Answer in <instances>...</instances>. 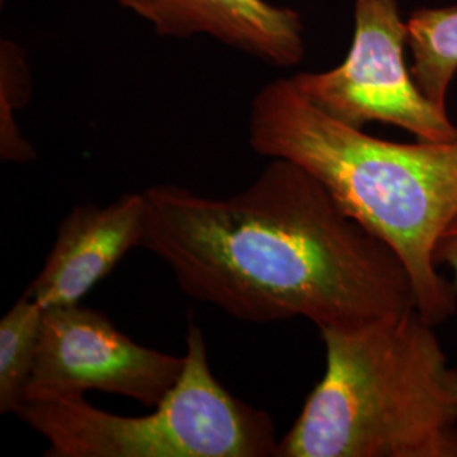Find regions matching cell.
<instances>
[{
	"instance_id": "ba28073f",
	"label": "cell",
	"mask_w": 457,
	"mask_h": 457,
	"mask_svg": "<svg viewBox=\"0 0 457 457\" xmlns=\"http://www.w3.org/2000/svg\"><path fill=\"white\" fill-rule=\"evenodd\" d=\"M166 36L211 34L278 66L302 62L303 24L298 12L266 0H119Z\"/></svg>"
},
{
	"instance_id": "30bf717a",
	"label": "cell",
	"mask_w": 457,
	"mask_h": 457,
	"mask_svg": "<svg viewBox=\"0 0 457 457\" xmlns=\"http://www.w3.org/2000/svg\"><path fill=\"white\" fill-rule=\"evenodd\" d=\"M45 309L24 292L0 320V413H17L33 371Z\"/></svg>"
},
{
	"instance_id": "52a82bcc",
	"label": "cell",
	"mask_w": 457,
	"mask_h": 457,
	"mask_svg": "<svg viewBox=\"0 0 457 457\" xmlns=\"http://www.w3.org/2000/svg\"><path fill=\"white\" fill-rule=\"evenodd\" d=\"M146 220L145 192L126 194L104 207H73L60 222L45 266L26 292L45 311L80 303L129 251L141 247Z\"/></svg>"
},
{
	"instance_id": "6da1fadb",
	"label": "cell",
	"mask_w": 457,
	"mask_h": 457,
	"mask_svg": "<svg viewBox=\"0 0 457 457\" xmlns=\"http://www.w3.org/2000/svg\"><path fill=\"white\" fill-rule=\"evenodd\" d=\"M141 247L181 292L245 322L307 319L319 330L415 307L405 264L300 164L271 158L217 198L173 183L145 190Z\"/></svg>"
},
{
	"instance_id": "8992f818",
	"label": "cell",
	"mask_w": 457,
	"mask_h": 457,
	"mask_svg": "<svg viewBox=\"0 0 457 457\" xmlns=\"http://www.w3.org/2000/svg\"><path fill=\"white\" fill-rule=\"evenodd\" d=\"M183 366L185 356L132 341L102 312L82 303L51 307L43 313L22 405L98 390L154 409L177 385Z\"/></svg>"
},
{
	"instance_id": "7a4b0ae2",
	"label": "cell",
	"mask_w": 457,
	"mask_h": 457,
	"mask_svg": "<svg viewBox=\"0 0 457 457\" xmlns=\"http://www.w3.org/2000/svg\"><path fill=\"white\" fill-rule=\"evenodd\" d=\"M249 145L300 164L360 224L392 247L409 271L415 309L439 326L457 312V288L436 251L457 217V139L392 143L327 115L292 79L254 96Z\"/></svg>"
},
{
	"instance_id": "9c48e42d",
	"label": "cell",
	"mask_w": 457,
	"mask_h": 457,
	"mask_svg": "<svg viewBox=\"0 0 457 457\" xmlns=\"http://www.w3.org/2000/svg\"><path fill=\"white\" fill-rule=\"evenodd\" d=\"M411 75L425 97L442 109L457 73V5L419 9L407 21Z\"/></svg>"
},
{
	"instance_id": "277c9868",
	"label": "cell",
	"mask_w": 457,
	"mask_h": 457,
	"mask_svg": "<svg viewBox=\"0 0 457 457\" xmlns=\"http://www.w3.org/2000/svg\"><path fill=\"white\" fill-rule=\"evenodd\" d=\"M183 356L177 385L143 417L109 413L83 396L28 402L16 415L48 442L49 457H278L271 417L220 385L192 320Z\"/></svg>"
},
{
	"instance_id": "8fae6325",
	"label": "cell",
	"mask_w": 457,
	"mask_h": 457,
	"mask_svg": "<svg viewBox=\"0 0 457 457\" xmlns=\"http://www.w3.org/2000/svg\"><path fill=\"white\" fill-rule=\"evenodd\" d=\"M436 262L439 268L449 271L453 283L457 288V217L442 234L436 251Z\"/></svg>"
},
{
	"instance_id": "3957f363",
	"label": "cell",
	"mask_w": 457,
	"mask_h": 457,
	"mask_svg": "<svg viewBox=\"0 0 457 457\" xmlns=\"http://www.w3.org/2000/svg\"><path fill=\"white\" fill-rule=\"evenodd\" d=\"M415 307L322 328L326 373L278 457H457V368Z\"/></svg>"
},
{
	"instance_id": "5b68a950",
	"label": "cell",
	"mask_w": 457,
	"mask_h": 457,
	"mask_svg": "<svg viewBox=\"0 0 457 457\" xmlns=\"http://www.w3.org/2000/svg\"><path fill=\"white\" fill-rule=\"evenodd\" d=\"M409 24L396 0H354V37L343 63L292 77L296 90L327 115L362 129L381 122L419 141H456L457 126L415 82L405 62Z\"/></svg>"
}]
</instances>
